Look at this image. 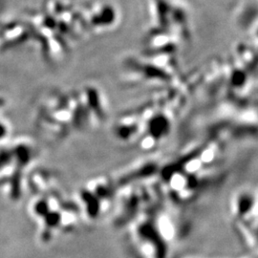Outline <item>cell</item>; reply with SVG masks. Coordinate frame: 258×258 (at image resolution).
<instances>
[{"instance_id":"obj_1","label":"cell","mask_w":258,"mask_h":258,"mask_svg":"<svg viewBox=\"0 0 258 258\" xmlns=\"http://www.w3.org/2000/svg\"><path fill=\"white\" fill-rule=\"evenodd\" d=\"M254 205H255V201L251 194L249 192L239 194L235 203L236 212L241 216L248 215Z\"/></svg>"}]
</instances>
